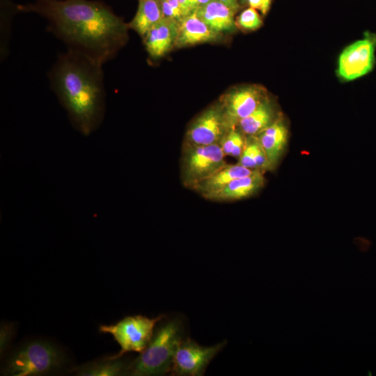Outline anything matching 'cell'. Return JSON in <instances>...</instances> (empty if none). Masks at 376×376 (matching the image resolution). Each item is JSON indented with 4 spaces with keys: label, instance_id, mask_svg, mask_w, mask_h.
<instances>
[{
    "label": "cell",
    "instance_id": "1",
    "mask_svg": "<svg viewBox=\"0 0 376 376\" xmlns=\"http://www.w3.org/2000/svg\"><path fill=\"white\" fill-rule=\"evenodd\" d=\"M18 12L33 13L47 21V30L68 50L104 65L127 39L128 24L106 3L91 0H35L17 4Z\"/></svg>",
    "mask_w": 376,
    "mask_h": 376
},
{
    "label": "cell",
    "instance_id": "2",
    "mask_svg": "<svg viewBox=\"0 0 376 376\" xmlns=\"http://www.w3.org/2000/svg\"><path fill=\"white\" fill-rule=\"evenodd\" d=\"M102 64L71 50L59 54L49 72L51 86L72 125L88 136L101 125L105 112Z\"/></svg>",
    "mask_w": 376,
    "mask_h": 376
},
{
    "label": "cell",
    "instance_id": "3",
    "mask_svg": "<svg viewBox=\"0 0 376 376\" xmlns=\"http://www.w3.org/2000/svg\"><path fill=\"white\" fill-rule=\"evenodd\" d=\"M185 322L180 317L161 323L146 349L130 363L127 375L157 376L171 373L175 350L185 337Z\"/></svg>",
    "mask_w": 376,
    "mask_h": 376
},
{
    "label": "cell",
    "instance_id": "4",
    "mask_svg": "<svg viewBox=\"0 0 376 376\" xmlns=\"http://www.w3.org/2000/svg\"><path fill=\"white\" fill-rule=\"evenodd\" d=\"M63 352L45 340L30 341L17 349L7 360L3 373L12 376L47 374L63 366Z\"/></svg>",
    "mask_w": 376,
    "mask_h": 376
},
{
    "label": "cell",
    "instance_id": "5",
    "mask_svg": "<svg viewBox=\"0 0 376 376\" xmlns=\"http://www.w3.org/2000/svg\"><path fill=\"white\" fill-rule=\"evenodd\" d=\"M166 316L150 318L136 315L125 317L114 324L100 325V332L111 334L120 347V351L111 359L122 357L128 352H142L150 343L158 322Z\"/></svg>",
    "mask_w": 376,
    "mask_h": 376
},
{
    "label": "cell",
    "instance_id": "6",
    "mask_svg": "<svg viewBox=\"0 0 376 376\" xmlns=\"http://www.w3.org/2000/svg\"><path fill=\"white\" fill-rule=\"evenodd\" d=\"M225 155L219 144L194 145L183 142L181 180L189 189L210 177L226 165Z\"/></svg>",
    "mask_w": 376,
    "mask_h": 376
},
{
    "label": "cell",
    "instance_id": "7",
    "mask_svg": "<svg viewBox=\"0 0 376 376\" xmlns=\"http://www.w3.org/2000/svg\"><path fill=\"white\" fill-rule=\"evenodd\" d=\"M224 340L212 346H203L189 337L179 343L170 374L175 376H202L211 361L226 345Z\"/></svg>",
    "mask_w": 376,
    "mask_h": 376
},
{
    "label": "cell",
    "instance_id": "8",
    "mask_svg": "<svg viewBox=\"0 0 376 376\" xmlns=\"http://www.w3.org/2000/svg\"><path fill=\"white\" fill-rule=\"evenodd\" d=\"M267 97L265 90L258 86H246L225 93L219 104L230 129L250 115Z\"/></svg>",
    "mask_w": 376,
    "mask_h": 376
},
{
    "label": "cell",
    "instance_id": "9",
    "mask_svg": "<svg viewBox=\"0 0 376 376\" xmlns=\"http://www.w3.org/2000/svg\"><path fill=\"white\" fill-rule=\"evenodd\" d=\"M376 37L366 36L347 47L338 59V75L352 81L368 73L373 68Z\"/></svg>",
    "mask_w": 376,
    "mask_h": 376
},
{
    "label": "cell",
    "instance_id": "10",
    "mask_svg": "<svg viewBox=\"0 0 376 376\" xmlns=\"http://www.w3.org/2000/svg\"><path fill=\"white\" fill-rule=\"evenodd\" d=\"M229 129L218 103L203 111L191 122L184 142L202 146L220 145Z\"/></svg>",
    "mask_w": 376,
    "mask_h": 376
},
{
    "label": "cell",
    "instance_id": "11",
    "mask_svg": "<svg viewBox=\"0 0 376 376\" xmlns=\"http://www.w3.org/2000/svg\"><path fill=\"white\" fill-rule=\"evenodd\" d=\"M178 26V22L162 18L150 29L143 40L146 51L151 58H159L175 47Z\"/></svg>",
    "mask_w": 376,
    "mask_h": 376
},
{
    "label": "cell",
    "instance_id": "12",
    "mask_svg": "<svg viewBox=\"0 0 376 376\" xmlns=\"http://www.w3.org/2000/svg\"><path fill=\"white\" fill-rule=\"evenodd\" d=\"M265 185L263 172L255 170L244 177L236 178L224 187L203 197L214 201H232L247 198L261 189Z\"/></svg>",
    "mask_w": 376,
    "mask_h": 376
},
{
    "label": "cell",
    "instance_id": "13",
    "mask_svg": "<svg viewBox=\"0 0 376 376\" xmlns=\"http://www.w3.org/2000/svg\"><path fill=\"white\" fill-rule=\"evenodd\" d=\"M221 35L209 27L194 11L179 22L175 47L215 42L220 39Z\"/></svg>",
    "mask_w": 376,
    "mask_h": 376
},
{
    "label": "cell",
    "instance_id": "14",
    "mask_svg": "<svg viewBox=\"0 0 376 376\" xmlns=\"http://www.w3.org/2000/svg\"><path fill=\"white\" fill-rule=\"evenodd\" d=\"M195 12L209 27L220 34L231 33L236 28L234 15L237 10L219 0L201 6Z\"/></svg>",
    "mask_w": 376,
    "mask_h": 376
},
{
    "label": "cell",
    "instance_id": "15",
    "mask_svg": "<svg viewBox=\"0 0 376 376\" xmlns=\"http://www.w3.org/2000/svg\"><path fill=\"white\" fill-rule=\"evenodd\" d=\"M288 130L281 117L258 134L257 138L267 157L272 170L277 165L288 141Z\"/></svg>",
    "mask_w": 376,
    "mask_h": 376
},
{
    "label": "cell",
    "instance_id": "16",
    "mask_svg": "<svg viewBox=\"0 0 376 376\" xmlns=\"http://www.w3.org/2000/svg\"><path fill=\"white\" fill-rule=\"evenodd\" d=\"M272 102L267 97L248 116L237 125L246 136L259 134L279 118Z\"/></svg>",
    "mask_w": 376,
    "mask_h": 376
},
{
    "label": "cell",
    "instance_id": "17",
    "mask_svg": "<svg viewBox=\"0 0 376 376\" xmlns=\"http://www.w3.org/2000/svg\"><path fill=\"white\" fill-rule=\"evenodd\" d=\"M255 170L249 169L240 164H227L210 177L200 181L191 189L204 196L226 185L232 180L246 176Z\"/></svg>",
    "mask_w": 376,
    "mask_h": 376
},
{
    "label": "cell",
    "instance_id": "18",
    "mask_svg": "<svg viewBox=\"0 0 376 376\" xmlns=\"http://www.w3.org/2000/svg\"><path fill=\"white\" fill-rule=\"evenodd\" d=\"M162 18L161 0H139L136 14L127 24L143 38Z\"/></svg>",
    "mask_w": 376,
    "mask_h": 376
},
{
    "label": "cell",
    "instance_id": "19",
    "mask_svg": "<svg viewBox=\"0 0 376 376\" xmlns=\"http://www.w3.org/2000/svg\"><path fill=\"white\" fill-rule=\"evenodd\" d=\"M130 363L125 359L107 357L102 361L86 364L77 368L79 376H118L127 375Z\"/></svg>",
    "mask_w": 376,
    "mask_h": 376
},
{
    "label": "cell",
    "instance_id": "20",
    "mask_svg": "<svg viewBox=\"0 0 376 376\" xmlns=\"http://www.w3.org/2000/svg\"><path fill=\"white\" fill-rule=\"evenodd\" d=\"M237 163L251 170L263 172L272 170L265 152L256 136H246L244 150Z\"/></svg>",
    "mask_w": 376,
    "mask_h": 376
},
{
    "label": "cell",
    "instance_id": "21",
    "mask_svg": "<svg viewBox=\"0 0 376 376\" xmlns=\"http://www.w3.org/2000/svg\"><path fill=\"white\" fill-rule=\"evenodd\" d=\"M17 5L10 0H1V58H5L8 54V31L13 17L17 13Z\"/></svg>",
    "mask_w": 376,
    "mask_h": 376
},
{
    "label": "cell",
    "instance_id": "22",
    "mask_svg": "<svg viewBox=\"0 0 376 376\" xmlns=\"http://www.w3.org/2000/svg\"><path fill=\"white\" fill-rule=\"evenodd\" d=\"M246 139L237 126L229 129L220 143L224 155L238 159L244 150Z\"/></svg>",
    "mask_w": 376,
    "mask_h": 376
},
{
    "label": "cell",
    "instance_id": "23",
    "mask_svg": "<svg viewBox=\"0 0 376 376\" xmlns=\"http://www.w3.org/2000/svg\"><path fill=\"white\" fill-rule=\"evenodd\" d=\"M262 19L255 8L251 7L241 13L237 19L236 25L244 30L253 31L261 26Z\"/></svg>",
    "mask_w": 376,
    "mask_h": 376
},
{
    "label": "cell",
    "instance_id": "24",
    "mask_svg": "<svg viewBox=\"0 0 376 376\" xmlns=\"http://www.w3.org/2000/svg\"><path fill=\"white\" fill-rule=\"evenodd\" d=\"M161 6L163 18L180 22L187 16L178 0H161Z\"/></svg>",
    "mask_w": 376,
    "mask_h": 376
},
{
    "label": "cell",
    "instance_id": "25",
    "mask_svg": "<svg viewBox=\"0 0 376 376\" xmlns=\"http://www.w3.org/2000/svg\"><path fill=\"white\" fill-rule=\"evenodd\" d=\"M14 334L13 324L7 323L1 324L0 329V351L3 353L8 347Z\"/></svg>",
    "mask_w": 376,
    "mask_h": 376
},
{
    "label": "cell",
    "instance_id": "26",
    "mask_svg": "<svg viewBox=\"0 0 376 376\" xmlns=\"http://www.w3.org/2000/svg\"><path fill=\"white\" fill-rule=\"evenodd\" d=\"M250 7L258 9L263 15H265L270 6L272 0H246Z\"/></svg>",
    "mask_w": 376,
    "mask_h": 376
},
{
    "label": "cell",
    "instance_id": "27",
    "mask_svg": "<svg viewBox=\"0 0 376 376\" xmlns=\"http://www.w3.org/2000/svg\"><path fill=\"white\" fill-rule=\"evenodd\" d=\"M182 8L186 15H189L192 12L195 11L198 5L196 0H178Z\"/></svg>",
    "mask_w": 376,
    "mask_h": 376
},
{
    "label": "cell",
    "instance_id": "28",
    "mask_svg": "<svg viewBox=\"0 0 376 376\" xmlns=\"http://www.w3.org/2000/svg\"><path fill=\"white\" fill-rule=\"evenodd\" d=\"M228 7L237 10L239 8L238 0H219Z\"/></svg>",
    "mask_w": 376,
    "mask_h": 376
},
{
    "label": "cell",
    "instance_id": "29",
    "mask_svg": "<svg viewBox=\"0 0 376 376\" xmlns=\"http://www.w3.org/2000/svg\"><path fill=\"white\" fill-rule=\"evenodd\" d=\"M212 1H213V0H196L197 3L198 5V7L201 6L205 5V4L209 3V2Z\"/></svg>",
    "mask_w": 376,
    "mask_h": 376
},
{
    "label": "cell",
    "instance_id": "30",
    "mask_svg": "<svg viewBox=\"0 0 376 376\" xmlns=\"http://www.w3.org/2000/svg\"><path fill=\"white\" fill-rule=\"evenodd\" d=\"M244 1H246V0H244Z\"/></svg>",
    "mask_w": 376,
    "mask_h": 376
}]
</instances>
